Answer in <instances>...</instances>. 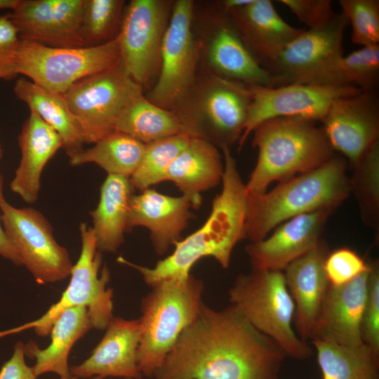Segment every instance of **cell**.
<instances>
[{
  "label": "cell",
  "instance_id": "17",
  "mask_svg": "<svg viewBox=\"0 0 379 379\" xmlns=\"http://www.w3.org/2000/svg\"><path fill=\"white\" fill-rule=\"evenodd\" d=\"M84 0H22L9 13L20 40L56 48L84 47Z\"/></svg>",
  "mask_w": 379,
  "mask_h": 379
},
{
  "label": "cell",
  "instance_id": "3",
  "mask_svg": "<svg viewBox=\"0 0 379 379\" xmlns=\"http://www.w3.org/2000/svg\"><path fill=\"white\" fill-rule=\"evenodd\" d=\"M346 166L343 157L334 155L316 168L281 182L268 192L247 191L245 239L261 240L280 224L302 214L334 211L351 192Z\"/></svg>",
  "mask_w": 379,
  "mask_h": 379
},
{
  "label": "cell",
  "instance_id": "41",
  "mask_svg": "<svg viewBox=\"0 0 379 379\" xmlns=\"http://www.w3.org/2000/svg\"><path fill=\"white\" fill-rule=\"evenodd\" d=\"M20 39L10 14L0 15V79L11 80L15 72V59Z\"/></svg>",
  "mask_w": 379,
  "mask_h": 379
},
{
  "label": "cell",
  "instance_id": "5",
  "mask_svg": "<svg viewBox=\"0 0 379 379\" xmlns=\"http://www.w3.org/2000/svg\"><path fill=\"white\" fill-rule=\"evenodd\" d=\"M141 300V335L137 350L138 366L152 378L180 333L196 319L204 284L191 274L171 278L152 287Z\"/></svg>",
  "mask_w": 379,
  "mask_h": 379
},
{
  "label": "cell",
  "instance_id": "19",
  "mask_svg": "<svg viewBox=\"0 0 379 379\" xmlns=\"http://www.w3.org/2000/svg\"><path fill=\"white\" fill-rule=\"evenodd\" d=\"M212 25L206 51L210 72L249 86H281L279 81L260 65L227 13L220 8Z\"/></svg>",
  "mask_w": 379,
  "mask_h": 379
},
{
  "label": "cell",
  "instance_id": "40",
  "mask_svg": "<svg viewBox=\"0 0 379 379\" xmlns=\"http://www.w3.org/2000/svg\"><path fill=\"white\" fill-rule=\"evenodd\" d=\"M308 29H317L328 24L337 14L331 0H280Z\"/></svg>",
  "mask_w": 379,
  "mask_h": 379
},
{
  "label": "cell",
  "instance_id": "30",
  "mask_svg": "<svg viewBox=\"0 0 379 379\" xmlns=\"http://www.w3.org/2000/svg\"><path fill=\"white\" fill-rule=\"evenodd\" d=\"M115 131L145 145L176 135L192 137L178 114L156 105L142 93L136 95L123 110L117 120Z\"/></svg>",
  "mask_w": 379,
  "mask_h": 379
},
{
  "label": "cell",
  "instance_id": "11",
  "mask_svg": "<svg viewBox=\"0 0 379 379\" xmlns=\"http://www.w3.org/2000/svg\"><path fill=\"white\" fill-rule=\"evenodd\" d=\"M347 23L346 17L340 12L321 28L305 29L264 63L262 67L281 86H331L335 67L343 56V36Z\"/></svg>",
  "mask_w": 379,
  "mask_h": 379
},
{
  "label": "cell",
  "instance_id": "28",
  "mask_svg": "<svg viewBox=\"0 0 379 379\" xmlns=\"http://www.w3.org/2000/svg\"><path fill=\"white\" fill-rule=\"evenodd\" d=\"M135 189L130 179L107 175L100 187L97 207L90 212L98 250L116 253L128 232L129 205Z\"/></svg>",
  "mask_w": 379,
  "mask_h": 379
},
{
  "label": "cell",
  "instance_id": "23",
  "mask_svg": "<svg viewBox=\"0 0 379 379\" xmlns=\"http://www.w3.org/2000/svg\"><path fill=\"white\" fill-rule=\"evenodd\" d=\"M187 197H171L148 188L133 194L130 201L127 230L144 227L149 232L156 253L164 255L179 241L190 220L194 218Z\"/></svg>",
  "mask_w": 379,
  "mask_h": 379
},
{
  "label": "cell",
  "instance_id": "25",
  "mask_svg": "<svg viewBox=\"0 0 379 379\" xmlns=\"http://www.w3.org/2000/svg\"><path fill=\"white\" fill-rule=\"evenodd\" d=\"M21 158L11 182V190L27 204L38 199L44 168L63 146L57 132L29 110L18 136Z\"/></svg>",
  "mask_w": 379,
  "mask_h": 379
},
{
  "label": "cell",
  "instance_id": "31",
  "mask_svg": "<svg viewBox=\"0 0 379 379\" xmlns=\"http://www.w3.org/2000/svg\"><path fill=\"white\" fill-rule=\"evenodd\" d=\"M323 379H379V352L366 344L348 347L312 340Z\"/></svg>",
  "mask_w": 379,
  "mask_h": 379
},
{
  "label": "cell",
  "instance_id": "39",
  "mask_svg": "<svg viewBox=\"0 0 379 379\" xmlns=\"http://www.w3.org/2000/svg\"><path fill=\"white\" fill-rule=\"evenodd\" d=\"M361 331L363 342L379 352V266L378 261L371 263Z\"/></svg>",
  "mask_w": 379,
  "mask_h": 379
},
{
  "label": "cell",
  "instance_id": "9",
  "mask_svg": "<svg viewBox=\"0 0 379 379\" xmlns=\"http://www.w3.org/2000/svg\"><path fill=\"white\" fill-rule=\"evenodd\" d=\"M121 61L119 39L95 46L56 48L20 40L15 72L50 91L65 94L79 80Z\"/></svg>",
  "mask_w": 379,
  "mask_h": 379
},
{
  "label": "cell",
  "instance_id": "20",
  "mask_svg": "<svg viewBox=\"0 0 379 379\" xmlns=\"http://www.w3.org/2000/svg\"><path fill=\"white\" fill-rule=\"evenodd\" d=\"M369 272L340 286L329 284L312 340L319 339L348 347L364 344L361 326Z\"/></svg>",
  "mask_w": 379,
  "mask_h": 379
},
{
  "label": "cell",
  "instance_id": "32",
  "mask_svg": "<svg viewBox=\"0 0 379 379\" xmlns=\"http://www.w3.org/2000/svg\"><path fill=\"white\" fill-rule=\"evenodd\" d=\"M145 151V144L122 132L114 131L69 158V164L77 166L93 163L107 175L130 178L137 170Z\"/></svg>",
  "mask_w": 379,
  "mask_h": 379
},
{
  "label": "cell",
  "instance_id": "8",
  "mask_svg": "<svg viewBox=\"0 0 379 379\" xmlns=\"http://www.w3.org/2000/svg\"><path fill=\"white\" fill-rule=\"evenodd\" d=\"M79 231L81 239L80 255L76 264L73 265L70 281L59 300L37 319L0 331V338L29 328H33L39 336L46 337L61 313L75 307L86 308L93 328L105 330L114 317L113 290L107 288L110 272L105 265L99 274L102 255L98 250L92 227L81 222Z\"/></svg>",
  "mask_w": 379,
  "mask_h": 379
},
{
  "label": "cell",
  "instance_id": "18",
  "mask_svg": "<svg viewBox=\"0 0 379 379\" xmlns=\"http://www.w3.org/2000/svg\"><path fill=\"white\" fill-rule=\"evenodd\" d=\"M333 211L319 210L291 218L278 225L268 238L246 246L252 270L283 271L321 239Z\"/></svg>",
  "mask_w": 379,
  "mask_h": 379
},
{
  "label": "cell",
  "instance_id": "33",
  "mask_svg": "<svg viewBox=\"0 0 379 379\" xmlns=\"http://www.w3.org/2000/svg\"><path fill=\"white\" fill-rule=\"evenodd\" d=\"M350 178L361 218L365 225L379 228V140L375 141L353 166Z\"/></svg>",
  "mask_w": 379,
  "mask_h": 379
},
{
  "label": "cell",
  "instance_id": "24",
  "mask_svg": "<svg viewBox=\"0 0 379 379\" xmlns=\"http://www.w3.org/2000/svg\"><path fill=\"white\" fill-rule=\"evenodd\" d=\"M226 13L262 67L305 30L287 23L270 0H252Z\"/></svg>",
  "mask_w": 379,
  "mask_h": 379
},
{
  "label": "cell",
  "instance_id": "35",
  "mask_svg": "<svg viewBox=\"0 0 379 379\" xmlns=\"http://www.w3.org/2000/svg\"><path fill=\"white\" fill-rule=\"evenodd\" d=\"M124 0H84L82 36L85 46H95L114 39L119 34Z\"/></svg>",
  "mask_w": 379,
  "mask_h": 379
},
{
  "label": "cell",
  "instance_id": "44",
  "mask_svg": "<svg viewBox=\"0 0 379 379\" xmlns=\"http://www.w3.org/2000/svg\"><path fill=\"white\" fill-rule=\"evenodd\" d=\"M22 0H0V11L11 9L15 11L21 4Z\"/></svg>",
  "mask_w": 379,
  "mask_h": 379
},
{
  "label": "cell",
  "instance_id": "34",
  "mask_svg": "<svg viewBox=\"0 0 379 379\" xmlns=\"http://www.w3.org/2000/svg\"><path fill=\"white\" fill-rule=\"evenodd\" d=\"M190 138L188 135H176L145 145L140 165L129 178L134 189L142 192L165 181L168 168Z\"/></svg>",
  "mask_w": 379,
  "mask_h": 379
},
{
  "label": "cell",
  "instance_id": "46",
  "mask_svg": "<svg viewBox=\"0 0 379 379\" xmlns=\"http://www.w3.org/2000/svg\"><path fill=\"white\" fill-rule=\"evenodd\" d=\"M3 186H4V178L0 174V193H4L3 192Z\"/></svg>",
  "mask_w": 379,
  "mask_h": 379
},
{
  "label": "cell",
  "instance_id": "22",
  "mask_svg": "<svg viewBox=\"0 0 379 379\" xmlns=\"http://www.w3.org/2000/svg\"><path fill=\"white\" fill-rule=\"evenodd\" d=\"M328 253L327 244L321 240L284 270L286 284L295 303V328L299 338L306 343L312 340L329 286L324 270V262Z\"/></svg>",
  "mask_w": 379,
  "mask_h": 379
},
{
  "label": "cell",
  "instance_id": "7",
  "mask_svg": "<svg viewBox=\"0 0 379 379\" xmlns=\"http://www.w3.org/2000/svg\"><path fill=\"white\" fill-rule=\"evenodd\" d=\"M228 293L231 304L286 356L303 360L312 355V348L292 327L295 303L282 271L252 270L241 274Z\"/></svg>",
  "mask_w": 379,
  "mask_h": 379
},
{
  "label": "cell",
  "instance_id": "16",
  "mask_svg": "<svg viewBox=\"0 0 379 379\" xmlns=\"http://www.w3.org/2000/svg\"><path fill=\"white\" fill-rule=\"evenodd\" d=\"M333 149L354 166L379 140V99L376 91L335 100L321 121Z\"/></svg>",
  "mask_w": 379,
  "mask_h": 379
},
{
  "label": "cell",
  "instance_id": "37",
  "mask_svg": "<svg viewBox=\"0 0 379 379\" xmlns=\"http://www.w3.org/2000/svg\"><path fill=\"white\" fill-rule=\"evenodd\" d=\"M341 13L352 26V42L363 46L379 45V1L340 0Z\"/></svg>",
  "mask_w": 379,
  "mask_h": 379
},
{
  "label": "cell",
  "instance_id": "6",
  "mask_svg": "<svg viewBox=\"0 0 379 379\" xmlns=\"http://www.w3.org/2000/svg\"><path fill=\"white\" fill-rule=\"evenodd\" d=\"M252 100L251 86L211 72L197 79L178 114L192 137L221 149L239 142Z\"/></svg>",
  "mask_w": 379,
  "mask_h": 379
},
{
  "label": "cell",
  "instance_id": "36",
  "mask_svg": "<svg viewBox=\"0 0 379 379\" xmlns=\"http://www.w3.org/2000/svg\"><path fill=\"white\" fill-rule=\"evenodd\" d=\"M379 84V45L363 46L336 64L331 86H352L361 91H376Z\"/></svg>",
  "mask_w": 379,
  "mask_h": 379
},
{
  "label": "cell",
  "instance_id": "15",
  "mask_svg": "<svg viewBox=\"0 0 379 379\" xmlns=\"http://www.w3.org/2000/svg\"><path fill=\"white\" fill-rule=\"evenodd\" d=\"M252 100L242 135L241 148L262 122L281 117H302L321 121L337 99L358 94L352 86L289 84L280 86H251Z\"/></svg>",
  "mask_w": 379,
  "mask_h": 379
},
{
  "label": "cell",
  "instance_id": "10",
  "mask_svg": "<svg viewBox=\"0 0 379 379\" xmlns=\"http://www.w3.org/2000/svg\"><path fill=\"white\" fill-rule=\"evenodd\" d=\"M142 87L123 62L76 82L64 94L86 143L94 144L115 131L117 119Z\"/></svg>",
  "mask_w": 379,
  "mask_h": 379
},
{
  "label": "cell",
  "instance_id": "4",
  "mask_svg": "<svg viewBox=\"0 0 379 379\" xmlns=\"http://www.w3.org/2000/svg\"><path fill=\"white\" fill-rule=\"evenodd\" d=\"M252 133L258 159L246 184L251 193L263 194L273 182L312 171L335 155L322 127L302 117L270 119Z\"/></svg>",
  "mask_w": 379,
  "mask_h": 379
},
{
  "label": "cell",
  "instance_id": "12",
  "mask_svg": "<svg viewBox=\"0 0 379 379\" xmlns=\"http://www.w3.org/2000/svg\"><path fill=\"white\" fill-rule=\"evenodd\" d=\"M1 223L22 265L40 284L62 281L73 267L67 250L55 240L53 228L39 211L16 208L4 200Z\"/></svg>",
  "mask_w": 379,
  "mask_h": 379
},
{
  "label": "cell",
  "instance_id": "21",
  "mask_svg": "<svg viewBox=\"0 0 379 379\" xmlns=\"http://www.w3.org/2000/svg\"><path fill=\"white\" fill-rule=\"evenodd\" d=\"M105 331L91 354L82 363L69 367L71 375L141 379L143 375L137 363L141 335L139 319L113 317Z\"/></svg>",
  "mask_w": 379,
  "mask_h": 379
},
{
  "label": "cell",
  "instance_id": "48",
  "mask_svg": "<svg viewBox=\"0 0 379 379\" xmlns=\"http://www.w3.org/2000/svg\"><path fill=\"white\" fill-rule=\"evenodd\" d=\"M124 379H133V378H124Z\"/></svg>",
  "mask_w": 379,
  "mask_h": 379
},
{
  "label": "cell",
  "instance_id": "2",
  "mask_svg": "<svg viewBox=\"0 0 379 379\" xmlns=\"http://www.w3.org/2000/svg\"><path fill=\"white\" fill-rule=\"evenodd\" d=\"M224 170L221 192L212 202L205 222L194 232L173 245V252L153 267L142 266L121 257L119 262L140 272L145 282L153 287L171 278H185L192 266L204 257L213 258L223 268L230 263L235 246L245 239L247 190L230 149L222 150Z\"/></svg>",
  "mask_w": 379,
  "mask_h": 379
},
{
  "label": "cell",
  "instance_id": "43",
  "mask_svg": "<svg viewBox=\"0 0 379 379\" xmlns=\"http://www.w3.org/2000/svg\"><path fill=\"white\" fill-rule=\"evenodd\" d=\"M5 200L4 193H0V205ZM0 256L11 261L14 265H22L19 256L18 255L13 246L7 238L4 230L1 218V208H0Z\"/></svg>",
  "mask_w": 379,
  "mask_h": 379
},
{
  "label": "cell",
  "instance_id": "27",
  "mask_svg": "<svg viewBox=\"0 0 379 379\" xmlns=\"http://www.w3.org/2000/svg\"><path fill=\"white\" fill-rule=\"evenodd\" d=\"M92 328L86 307H72L62 312L53 323L48 347L41 350L34 341L25 344V357L36 360L32 366L35 375L38 377L53 373L60 379L69 377V352L73 345Z\"/></svg>",
  "mask_w": 379,
  "mask_h": 379
},
{
  "label": "cell",
  "instance_id": "42",
  "mask_svg": "<svg viewBox=\"0 0 379 379\" xmlns=\"http://www.w3.org/2000/svg\"><path fill=\"white\" fill-rule=\"evenodd\" d=\"M32 366L25 361V344L18 341L13 352L0 369V379H36Z\"/></svg>",
  "mask_w": 379,
  "mask_h": 379
},
{
  "label": "cell",
  "instance_id": "26",
  "mask_svg": "<svg viewBox=\"0 0 379 379\" xmlns=\"http://www.w3.org/2000/svg\"><path fill=\"white\" fill-rule=\"evenodd\" d=\"M224 164L218 147L197 137H191L167 170L165 181L173 182L188 199L192 208H199L201 193L222 180Z\"/></svg>",
  "mask_w": 379,
  "mask_h": 379
},
{
  "label": "cell",
  "instance_id": "47",
  "mask_svg": "<svg viewBox=\"0 0 379 379\" xmlns=\"http://www.w3.org/2000/svg\"><path fill=\"white\" fill-rule=\"evenodd\" d=\"M2 154H3V152H2L1 145V144H0V159H1V157H2Z\"/></svg>",
  "mask_w": 379,
  "mask_h": 379
},
{
  "label": "cell",
  "instance_id": "45",
  "mask_svg": "<svg viewBox=\"0 0 379 379\" xmlns=\"http://www.w3.org/2000/svg\"><path fill=\"white\" fill-rule=\"evenodd\" d=\"M62 379H79V378H77V377L73 376V375H70L68 378H62ZM92 379H106V378H102V377H100V376H94Z\"/></svg>",
  "mask_w": 379,
  "mask_h": 379
},
{
  "label": "cell",
  "instance_id": "13",
  "mask_svg": "<svg viewBox=\"0 0 379 379\" xmlns=\"http://www.w3.org/2000/svg\"><path fill=\"white\" fill-rule=\"evenodd\" d=\"M194 2H173L161 55L158 79L147 98L167 110L175 111L192 88L197 76L199 46L192 31Z\"/></svg>",
  "mask_w": 379,
  "mask_h": 379
},
{
  "label": "cell",
  "instance_id": "29",
  "mask_svg": "<svg viewBox=\"0 0 379 379\" xmlns=\"http://www.w3.org/2000/svg\"><path fill=\"white\" fill-rule=\"evenodd\" d=\"M13 93L57 132L69 158L84 149L86 142L81 128L64 94L46 90L23 77L15 82Z\"/></svg>",
  "mask_w": 379,
  "mask_h": 379
},
{
  "label": "cell",
  "instance_id": "1",
  "mask_svg": "<svg viewBox=\"0 0 379 379\" xmlns=\"http://www.w3.org/2000/svg\"><path fill=\"white\" fill-rule=\"evenodd\" d=\"M281 348L234 305L215 310L202 303L180 333L154 379H278Z\"/></svg>",
  "mask_w": 379,
  "mask_h": 379
},
{
  "label": "cell",
  "instance_id": "38",
  "mask_svg": "<svg viewBox=\"0 0 379 379\" xmlns=\"http://www.w3.org/2000/svg\"><path fill=\"white\" fill-rule=\"evenodd\" d=\"M370 269V263L348 248L329 253L324 262V270L331 286L345 284Z\"/></svg>",
  "mask_w": 379,
  "mask_h": 379
},
{
  "label": "cell",
  "instance_id": "14",
  "mask_svg": "<svg viewBox=\"0 0 379 379\" xmlns=\"http://www.w3.org/2000/svg\"><path fill=\"white\" fill-rule=\"evenodd\" d=\"M173 5L166 0H132L125 7L117 36L121 60L142 87L159 74Z\"/></svg>",
  "mask_w": 379,
  "mask_h": 379
}]
</instances>
